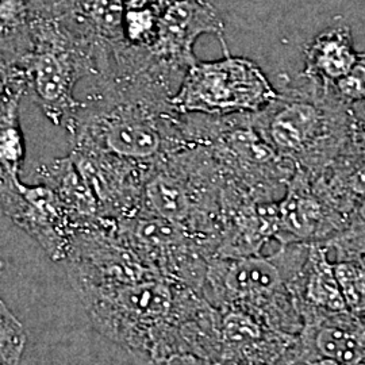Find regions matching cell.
Instances as JSON below:
<instances>
[{"mask_svg": "<svg viewBox=\"0 0 365 365\" xmlns=\"http://www.w3.org/2000/svg\"><path fill=\"white\" fill-rule=\"evenodd\" d=\"M356 105L345 102L336 86L303 78L280 90L272 103L250 119L274 150L302 170L319 176L336 161L352 134Z\"/></svg>", "mask_w": 365, "mask_h": 365, "instance_id": "3957f363", "label": "cell"}, {"mask_svg": "<svg viewBox=\"0 0 365 365\" xmlns=\"http://www.w3.org/2000/svg\"><path fill=\"white\" fill-rule=\"evenodd\" d=\"M279 244H327L341 235L348 215L327 195L317 176L295 170L277 200Z\"/></svg>", "mask_w": 365, "mask_h": 365, "instance_id": "7c38bea8", "label": "cell"}, {"mask_svg": "<svg viewBox=\"0 0 365 365\" xmlns=\"http://www.w3.org/2000/svg\"><path fill=\"white\" fill-rule=\"evenodd\" d=\"M221 313V365H297L298 336L282 333L241 312Z\"/></svg>", "mask_w": 365, "mask_h": 365, "instance_id": "4fadbf2b", "label": "cell"}, {"mask_svg": "<svg viewBox=\"0 0 365 365\" xmlns=\"http://www.w3.org/2000/svg\"><path fill=\"white\" fill-rule=\"evenodd\" d=\"M324 245L334 252L336 259L365 256V196L349 212L344 232Z\"/></svg>", "mask_w": 365, "mask_h": 365, "instance_id": "7402d4cb", "label": "cell"}, {"mask_svg": "<svg viewBox=\"0 0 365 365\" xmlns=\"http://www.w3.org/2000/svg\"><path fill=\"white\" fill-rule=\"evenodd\" d=\"M223 184L209 146L190 145L146 173L137 212L180 225L218 249Z\"/></svg>", "mask_w": 365, "mask_h": 365, "instance_id": "8992f818", "label": "cell"}, {"mask_svg": "<svg viewBox=\"0 0 365 365\" xmlns=\"http://www.w3.org/2000/svg\"><path fill=\"white\" fill-rule=\"evenodd\" d=\"M327 195L348 217L365 196V111L356 105L352 134L336 161L317 176Z\"/></svg>", "mask_w": 365, "mask_h": 365, "instance_id": "e0dca14e", "label": "cell"}, {"mask_svg": "<svg viewBox=\"0 0 365 365\" xmlns=\"http://www.w3.org/2000/svg\"><path fill=\"white\" fill-rule=\"evenodd\" d=\"M75 291L95 329L134 363L175 354L218 361L221 313L194 288L149 276Z\"/></svg>", "mask_w": 365, "mask_h": 365, "instance_id": "6da1fadb", "label": "cell"}, {"mask_svg": "<svg viewBox=\"0 0 365 365\" xmlns=\"http://www.w3.org/2000/svg\"><path fill=\"white\" fill-rule=\"evenodd\" d=\"M39 182L49 185L64 203L78 230L105 221L98 199L71 155L38 167Z\"/></svg>", "mask_w": 365, "mask_h": 365, "instance_id": "d6986e66", "label": "cell"}, {"mask_svg": "<svg viewBox=\"0 0 365 365\" xmlns=\"http://www.w3.org/2000/svg\"><path fill=\"white\" fill-rule=\"evenodd\" d=\"M279 235L277 200L247 203L227 212L215 257H247L261 253Z\"/></svg>", "mask_w": 365, "mask_h": 365, "instance_id": "2e32d148", "label": "cell"}, {"mask_svg": "<svg viewBox=\"0 0 365 365\" xmlns=\"http://www.w3.org/2000/svg\"><path fill=\"white\" fill-rule=\"evenodd\" d=\"M221 45L223 58L196 63L185 72L170 99L179 114L212 117L255 114L276 99L279 90L260 66L245 57L232 56L226 41Z\"/></svg>", "mask_w": 365, "mask_h": 365, "instance_id": "ba28073f", "label": "cell"}, {"mask_svg": "<svg viewBox=\"0 0 365 365\" xmlns=\"http://www.w3.org/2000/svg\"><path fill=\"white\" fill-rule=\"evenodd\" d=\"M0 205L6 215L33 237L52 260H66L78 227L49 185L41 182L29 185L21 179L3 182Z\"/></svg>", "mask_w": 365, "mask_h": 365, "instance_id": "8fae6325", "label": "cell"}, {"mask_svg": "<svg viewBox=\"0 0 365 365\" xmlns=\"http://www.w3.org/2000/svg\"><path fill=\"white\" fill-rule=\"evenodd\" d=\"M27 93L56 126L69 130L80 99L78 80L98 76L99 56L95 45L64 27L37 19L33 27V49L22 58Z\"/></svg>", "mask_w": 365, "mask_h": 365, "instance_id": "52a82bcc", "label": "cell"}, {"mask_svg": "<svg viewBox=\"0 0 365 365\" xmlns=\"http://www.w3.org/2000/svg\"><path fill=\"white\" fill-rule=\"evenodd\" d=\"M21 99L0 108V184L21 179L25 161V140L19 119Z\"/></svg>", "mask_w": 365, "mask_h": 365, "instance_id": "44dd1931", "label": "cell"}, {"mask_svg": "<svg viewBox=\"0 0 365 365\" xmlns=\"http://www.w3.org/2000/svg\"><path fill=\"white\" fill-rule=\"evenodd\" d=\"M117 233L134 253L164 279L202 292L217 249L173 222L135 212L115 221Z\"/></svg>", "mask_w": 365, "mask_h": 365, "instance_id": "9c48e42d", "label": "cell"}, {"mask_svg": "<svg viewBox=\"0 0 365 365\" xmlns=\"http://www.w3.org/2000/svg\"><path fill=\"white\" fill-rule=\"evenodd\" d=\"M182 122L190 143L206 145L212 152L229 202H274L284 195L295 165L261 137L250 114H184Z\"/></svg>", "mask_w": 365, "mask_h": 365, "instance_id": "5b68a950", "label": "cell"}, {"mask_svg": "<svg viewBox=\"0 0 365 365\" xmlns=\"http://www.w3.org/2000/svg\"><path fill=\"white\" fill-rule=\"evenodd\" d=\"M135 365H221L218 361H212L195 354H175L170 357L158 359V360H146L137 361Z\"/></svg>", "mask_w": 365, "mask_h": 365, "instance_id": "484cf974", "label": "cell"}, {"mask_svg": "<svg viewBox=\"0 0 365 365\" xmlns=\"http://www.w3.org/2000/svg\"><path fill=\"white\" fill-rule=\"evenodd\" d=\"M291 289L303 327L351 313L324 244H312L307 259L291 282Z\"/></svg>", "mask_w": 365, "mask_h": 365, "instance_id": "5bb4252c", "label": "cell"}, {"mask_svg": "<svg viewBox=\"0 0 365 365\" xmlns=\"http://www.w3.org/2000/svg\"><path fill=\"white\" fill-rule=\"evenodd\" d=\"M25 93L27 80L22 60L0 51V108Z\"/></svg>", "mask_w": 365, "mask_h": 365, "instance_id": "cb8c5ba5", "label": "cell"}, {"mask_svg": "<svg viewBox=\"0 0 365 365\" xmlns=\"http://www.w3.org/2000/svg\"><path fill=\"white\" fill-rule=\"evenodd\" d=\"M330 359L344 364H365V324L352 313L304 325L298 334L297 361L307 364Z\"/></svg>", "mask_w": 365, "mask_h": 365, "instance_id": "9a60e30c", "label": "cell"}, {"mask_svg": "<svg viewBox=\"0 0 365 365\" xmlns=\"http://www.w3.org/2000/svg\"><path fill=\"white\" fill-rule=\"evenodd\" d=\"M339 96L351 103H365V51L360 52L352 71L336 84Z\"/></svg>", "mask_w": 365, "mask_h": 365, "instance_id": "d4e9b609", "label": "cell"}, {"mask_svg": "<svg viewBox=\"0 0 365 365\" xmlns=\"http://www.w3.org/2000/svg\"><path fill=\"white\" fill-rule=\"evenodd\" d=\"M69 128L72 148L99 152L150 170L190 146L173 87L150 73L95 78Z\"/></svg>", "mask_w": 365, "mask_h": 365, "instance_id": "7a4b0ae2", "label": "cell"}, {"mask_svg": "<svg viewBox=\"0 0 365 365\" xmlns=\"http://www.w3.org/2000/svg\"><path fill=\"white\" fill-rule=\"evenodd\" d=\"M0 365H19V364H4V363H0Z\"/></svg>", "mask_w": 365, "mask_h": 365, "instance_id": "83f0119b", "label": "cell"}, {"mask_svg": "<svg viewBox=\"0 0 365 365\" xmlns=\"http://www.w3.org/2000/svg\"><path fill=\"white\" fill-rule=\"evenodd\" d=\"M223 31L220 13L207 0H170L161 15L148 72H156L180 86L185 72L197 63L194 53L197 38L211 34L223 42Z\"/></svg>", "mask_w": 365, "mask_h": 365, "instance_id": "30bf717a", "label": "cell"}, {"mask_svg": "<svg viewBox=\"0 0 365 365\" xmlns=\"http://www.w3.org/2000/svg\"><path fill=\"white\" fill-rule=\"evenodd\" d=\"M34 0H0V51L18 58L33 49V27L37 21Z\"/></svg>", "mask_w": 365, "mask_h": 365, "instance_id": "ffe728a7", "label": "cell"}, {"mask_svg": "<svg viewBox=\"0 0 365 365\" xmlns=\"http://www.w3.org/2000/svg\"><path fill=\"white\" fill-rule=\"evenodd\" d=\"M25 345V327L0 298V363L21 364Z\"/></svg>", "mask_w": 365, "mask_h": 365, "instance_id": "603a6c76", "label": "cell"}, {"mask_svg": "<svg viewBox=\"0 0 365 365\" xmlns=\"http://www.w3.org/2000/svg\"><path fill=\"white\" fill-rule=\"evenodd\" d=\"M312 244H279L262 256L214 257L209 264L203 297L220 312L248 314L262 324L298 336L303 321L297 309L291 282L309 256Z\"/></svg>", "mask_w": 365, "mask_h": 365, "instance_id": "277c9868", "label": "cell"}, {"mask_svg": "<svg viewBox=\"0 0 365 365\" xmlns=\"http://www.w3.org/2000/svg\"><path fill=\"white\" fill-rule=\"evenodd\" d=\"M304 365H351V364H344V363H339V361H336V360H330V359H318V360H313V361H310V363H307V364ZM365 365V364H360Z\"/></svg>", "mask_w": 365, "mask_h": 365, "instance_id": "4316f807", "label": "cell"}, {"mask_svg": "<svg viewBox=\"0 0 365 365\" xmlns=\"http://www.w3.org/2000/svg\"><path fill=\"white\" fill-rule=\"evenodd\" d=\"M352 29L336 21L304 48V68L300 78L321 86H336L345 78L359 60Z\"/></svg>", "mask_w": 365, "mask_h": 365, "instance_id": "ac0fdd59", "label": "cell"}]
</instances>
